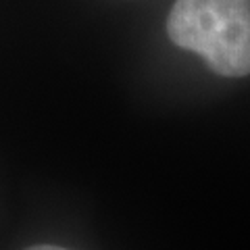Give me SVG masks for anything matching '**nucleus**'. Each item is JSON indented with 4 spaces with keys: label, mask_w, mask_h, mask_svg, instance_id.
<instances>
[{
    "label": "nucleus",
    "mask_w": 250,
    "mask_h": 250,
    "mask_svg": "<svg viewBox=\"0 0 250 250\" xmlns=\"http://www.w3.org/2000/svg\"><path fill=\"white\" fill-rule=\"evenodd\" d=\"M169 38L207 61L217 75L250 73V0H175Z\"/></svg>",
    "instance_id": "1"
},
{
    "label": "nucleus",
    "mask_w": 250,
    "mask_h": 250,
    "mask_svg": "<svg viewBox=\"0 0 250 250\" xmlns=\"http://www.w3.org/2000/svg\"><path fill=\"white\" fill-rule=\"evenodd\" d=\"M25 250H67V248H61V246H48V244H42V246H31Z\"/></svg>",
    "instance_id": "2"
}]
</instances>
